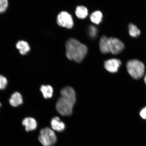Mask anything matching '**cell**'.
Segmentation results:
<instances>
[{"label": "cell", "instance_id": "cell-1", "mask_svg": "<svg viewBox=\"0 0 146 146\" xmlns=\"http://www.w3.org/2000/svg\"><path fill=\"white\" fill-rule=\"evenodd\" d=\"M61 96L59 98L56 105L58 113L63 116H70L76 102V94L72 87L64 88L60 92Z\"/></svg>", "mask_w": 146, "mask_h": 146}, {"label": "cell", "instance_id": "cell-2", "mask_svg": "<svg viewBox=\"0 0 146 146\" xmlns=\"http://www.w3.org/2000/svg\"><path fill=\"white\" fill-rule=\"evenodd\" d=\"M66 48L67 58L77 63L81 62L87 53L86 46L74 38H70L67 41Z\"/></svg>", "mask_w": 146, "mask_h": 146}, {"label": "cell", "instance_id": "cell-3", "mask_svg": "<svg viewBox=\"0 0 146 146\" xmlns=\"http://www.w3.org/2000/svg\"><path fill=\"white\" fill-rule=\"evenodd\" d=\"M127 67L129 74L135 79H140L145 73V65L137 60H129L127 62Z\"/></svg>", "mask_w": 146, "mask_h": 146}, {"label": "cell", "instance_id": "cell-4", "mask_svg": "<svg viewBox=\"0 0 146 146\" xmlns=\"http://www.w3.org/2000/svg\"><path fill=\"white\" fill-rule=\"evenodd\" d=\"M38 139L43 146H52L57 141V137L54 130L46 127L41 129Z\"/></svg>", "mask_w": 146, "mask_h": 146}, {"label": "cell", "instance_id": "cell-5", "mask_svg": "<svg viewBox=\"0 0 146 146\" xmlns=\"http://www.w3.org/2000/svg\"><path fill=\"white\" fill-rule=\"evenodd\" d=\"M57 23L60 26L70 29L74 25V21L72 16L65 11L60 12L57 17Z\"/></svg>", "mask_w": 146, "mask_h": 146}, {"label": "cell", "instance_id": "cell-6", "mask_svg": "<svg viewBox=\"0 0 146 146\" xmlns=\"http://www.w3.org/2000/svg\"><path fill=\"white\" fill-rule=\"evenodd\" d=\"M110 52L113 54L120 53L125 48V45L120 40L116 38H109Z\"/></svg>", "mask_w": 146, "mask_h": 146}, {"label": "cell", "instance_id": "cell-7", "mask_svg": "<svg viewBox=\"0 0 146 146\" xmlns=\"http://www.w3.org/2000/svg\"><path fill=\"white\" fill-rule=\"evenodd\" d=\"M121 64V62L119 60L112 59L107 60L105 62L104 67L108 72L115 73L118 71Z\"/></svg>", "mask_w": 146, "mask_h": 146}, {"label": "cell", "instance_id": "cell-8", "mask_svg": "<svg viewBox=\"0 0 146 146\" xmlns=\"http://www.w3.org/2000/svg\"><path fill=\"white\" fill-rule=\"evenodd\" d=\"M51 126L53 130L59 132H63L65 129V123L58 117H55L51 120Z\"/></svg>", "mask_w": 146, "mask_h": 146}, {"label": "cell", "instance_id": "cell-9", "mask_svg": "<svg viewBox=\"0 0 146 146\" xmlns=\"http://www.w3.org/2000/svg\"><path fill=\"white\" fill-rule=\"evenodd\" d=\"M23 125L25 127V130L27 132L31 131L36 128L37 123L35 119L32 117H27L23 120Z\"/></svg>", "mask_w": 146, "mask_h": 146}, {"label": "cell", "instance_id": "cell-10", "mask_svg": "<svg viewBox=\"0 0 146 146\" xmlns=\"http://www.w3.org/2000/svg\"><path fill=\"white\" fill-rule=\"evenodd\" d=\"M99 46L100 50L102 53L106 54L110 52L109 38L105 36H102L100 40Z\"/></svg>", "mask_w": 146, "mask_h": 146}, {"label": "cell", "instance_id": "cell-11", "mask_svg": "<svg viewBox=\"0 0 146 146\" xmlns=\"http://www.w3.org/2000/svg\"><path fill=\"white\" fill-rule=\"evenodd\" d=\"M10 105L14 107H17L23 103L22 96L19 93L15 92L12 95L9 100Z\"/></svg>", "mask_w": 146, "mask_h": 146}, {"label": "cell", "instance_id": "cell-12", "mask_svg": "<svg viewBox=\"0 0 146 146\" xmlns=\"http://www.w3.org/2000/svg\"><path fill=\"white\" fill-rule=\"evenodd\" d=\"M16 48L22 55H25L30 52L31 48L27 42L21 40L18 41L16 44Z\"/></svg>", "mask_w": 146, "mask_h": 146}, {"label": "cell", "instance_id": "cell-13", "mask_svg": "<svg viewBox=\"0 0 146 146\" xmlns=\"http://www.w3.org/2000/svg\"><path fill=\"white\" fill-rule=\"evenodd\" d=\"M40 91L43 96L45 99L52 97L53 93V89L50 85H42L40 88Z\"/></svg>", "mask_w": 146, "mask_h": 146}, {"label": "cell", "instance_id": "cell-14", "mask_svg": "<svg viewBox=\"0 0 146 146\" xmlns=\"http://www.w3.org/2000/svg\"><path fill=\"white\" fill-rule=\"evenodd\" d=\"M76 14L80 19H84L88 15V10L86 7L83 6H78L76 7Z\"/></svg>", "mask_w": 146, "mask_h": 146}, {"label": "cell", "instance_id": "cell-15", "mask_svg": "<svg viewBox=\"0 0 146 146\" xmlns=\"http://www.w3.org/2000/svg\"><path fill=\"white\" fill-rule=\"evenodd\" d=\"M103 18V14L100 11H96L91 14L90 19L93 23L98 25L101 22Z\"/></svg>", "mask_w": 146, "mask_h": 146}, {"label": "cell", "instance_id": "cell-16", "mask_svg": "<svg viewBox=\"0 0 146 146\" xmlns=\"http://www.w3.org/2000/svg\"><path fill=\"white\" fill-rule=\"evenodd\" d=\"M129 33L132 37H136L139 35L140 31L139 29L133 24H130L129 25Z\"/></svg>", "mask_w": 146, "mask_h": 146}, {"label": "cell", "instance_id": "cell-17", "mask_svg": "<svg viewBox=\"0 0 146 146\" xmlns=\"http://www.w3.org/2000/svg\"><path fill=\"white\" fill-rule=\"evenodd\" d=\"M8 0H0V14L4 13L8 6Z\"/></svg>", "mask_w": 146, "mask_h": 146}, {"label": "cell", "instance_id": "cell-18", "mask_svg": "<svg viewBox=\"0 0 146 146\" xmlns=\"http://www.w3.org/2000/svg\"><path fill=\"white\" fill-rule=\"evenodd\" d=\"M8 84V81L5 76L0 75V90L5 89Z\"/></svg>", "mask_w": 146, "mask_h": 146}, {"label": "cell", "instance_id": "cell-19", "mask_svg": "<svg viewBox=\"0 0 146 146\" xmlns=\"http://www.w3.org/2000/svg\"><path fill=\"white\" fill-rule=\"evenodd\" d=\"M97 33V30L96 27L94 26H91L89 29V33L91 37H94L95 36Z\"/></svg>", "mask_w": 146, "mask_h": 146}, {"label": "cell", "instance_id": "cell-20", "mask_svg": "<svg viewBox=\"0 0 146 146\" xmlns=\"http://www.w3.org/2000/svg\"><path fill=\"white\" fill-rule=\"evenodd\" d=\"M140 114L142 118L146 119V107L142 110L140 111Z\"/></svg>", "mask_w": 146, "mask_h": 146}, {"label": "cell", "instance_id": "cell-21", "mask_svg": "<svg viewBox=\"0 0 146 146\" xmlns=\"http://www.w3.org/2000/svg\"><path fill=\"white\" fill-rule=\"evenodd\" d=\"M144 81H145V83L146 84V75L145 76V78H144Z\"/></svg>", "mask_w": 146, "mask_h": 146}, {"label": "cell", "instance_id": "cell-22", "mask_svg": "<svg viewBox=\"0 0 146 146\" xmlns=\"http://www.w3.org/2000/svg\"><path fill=\"white\" fill-rule=\"evenodd\" d=\"M1 103H0V107H1Z\"/></svg>", "mask_w": 146, "mask_h": 146}]
</instances>
